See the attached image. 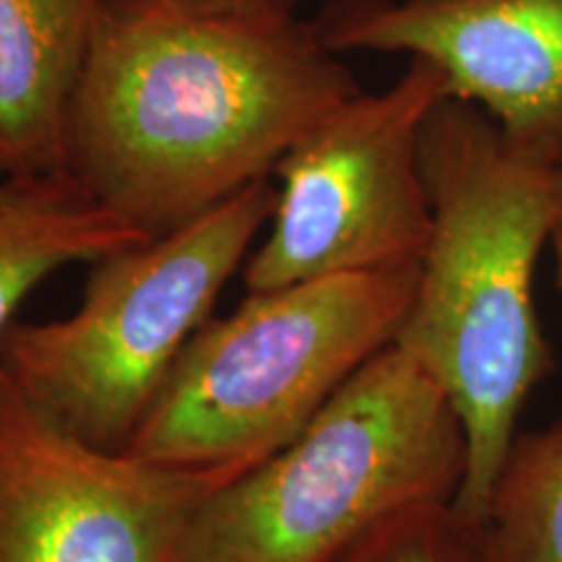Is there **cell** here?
<instances>
[{"label": "cell", "instance_id": "cell-12", "mask_svg": "<svg viewBox=\"0 0 562 562\" xmlns=\"http://www.w3.org/2000/svg\"><path fill=\"white\" fill-rule=\"evenodd\" d=\"M334 562H510L487 521L425 503L378 524Z\"/></svg>", "mask_w": 562, "mask_h": 562}, {"label": "cell", "instance_id": "cell-13", "mask_svg": "<svg viewBox=\"0 0 562 562\" xmlns=\"http://www.w3.org/2000/svg\"><path fill=\"white\" fill-rule=\"evenodd\" d=\"M170 9L220 13V16H286L294 13L297 0H146Z\"/></svg>", "mask_w": 562, "mask_h": 562}, {"label": "cell", "instance_id": "cell-10", "mask_svg": "<svg viewBox=\"0 0 562 562\" xmlns=\"http://www.w3.org/2000/svg\"><path fill=\"white\" fill-rule=\"evenodd\" d=\"M144 240L68 175L0 180V336L53 273Z\"/></svg>", "mask_w": 562, "mask_h": 562}, {"label": "cell", "instance_id": "cell-14", "mask_svg": "<svg viewBox=\"0 0 562 562\" xmlns=\"http://www.w3.org/2000/svg\"><path fill=\"white\" fill-rule=\"evenodd\" d=\"M550 245H552V250H554V273H558V290L562 294V206H560L558 220H554Z\"/></svg>", "mask_w": 562, "mask_h": 562}, {"label": "cell", "instance_id": "cell-3", "mask_svg": "<svg viewBox=\"0 0 562 562\" xmlns=\"http://www.w3.org/2000/svg\"><path fill=\"white\" fill-rule=\"evenodd\" d=\"M467 461L446 391L393 344L290 446L209 497L178 562H334L396 513L453 503Z\"/></svg>", "mask_w": 562, "mask_h": 562}, {"label": "cell", "instance_id": "cell-2", "mask_svg": "<svg viewBox=\"0 0 562 562\" xmlns=\"http://www.w3.org/2000/svg\"><path fill=\"white\" fill-rule=\"evenodd\" d=\"M432 229L396 347L446 391L467 432L456 510L487 521L529 393L554 370L533 271L562 206V161L448 94L422 131Z\"/></svg>", "mask_w": 562, "mask_h": 562}, {"label": "cell", "instance_id": "cell-1", "mask_svg": "<svg viewBox=\"0 0 562 562\" xmlns=\"http://www.w3.org/2000/svg\"><path fill=\"white\" fill-rule=\"evenodd\" d=\"M355 74L315 26L110 0L68 123L66 175L159 237L269 180Z\"/></svg>", "mask_w": 562, "mask_h": 562}, {"label": "cell", "instance_id": "cell-11", "mask_svg": "<svg viewBox=\"0 0 562 562\" xmlns=\"http://www.w3.org/2000/svg\"><path fill=\"white\" fill-rule=\"evenodd\" d=\"M487 524L510 562H562V419L513 435Z\"/></svg>", "mask_w": 562, "mask_h": 562}, {"label": "cell", "instance_id": "cell-5", "mask_svg": "<svg viewBox=\"0 0 562 562\" xmlns=\"http://www.w3.org/2000/svg\"><path fill=\"white\" fill-rule=\"evenodd\" d=\"M273 206L277 186L256 182L199 220L89 263L74 313L5 328L0 370L70 438L125 453Z\"/></svg>", "mask_w": 562, "mask_h": 562}, {"label": "cell", "instance_id": "cell-9", "mask_svg": "<svg viewBox=\"0 0 562 562\" xmlns=\"http://www.w3.org/2000/svg\"><path fill=\"white\" fill-rule=\"evenodd\" d=\"M110 0H0V180L66 175L68 123Z\"/></svg>", "mask_w": 562, "mask_h": 562}, {"label": "cell", "instance_id": "cell-7", "mask_svg": "<svg viewBox=\"0 0 562 562\" xmlns=\"http://www.w3.org/2000/svg\"><path fill=\"white\" fill-rule=\"evenodd\" d=\"M245 472L100 451L0 370V562H178L199 510Z\"/></svg>", "mask_w": 562, "mask_h": 562}, {"label": "cell", "instance_id": "cell-8", "mask_svg": "<svg viewBox=\"0 0 562 562\" xmlns=\"http://www.w3.org/2000/svg\"><path fill=\"white\" fill-rule=\"evenodd\" d=\"M313 26L336 55L432 63L453 97L562 161V0H341Z\"/></svg>", "mask_w": 562, "mask_h": 562}, {"label": "cell", "instance_id": "cell-4", "mask_svg": "<svg viewBox=\"0 0 562 562\" xmlns=\"http://www.w3.org/2000/svg\"><path fill=\"white\" fill-rule=\"evenodd\" d=\"M417 279L414 263L245 294L180 351L125 453L180 469L271 459L396 344Z\"/></svg>", "mask_w": 562, "mask_h": 562}, {"label": "cell", "instance_id": "cell-6", "mask_svg": "<svg viewBox=\"0 0 562 562\" xmlns=\"http://www.w3.org/2000/svg\"><path fill=\"white\" fill-rule=\"evenodd\" d=\"M448 94L438 66L409 58L389 89L360 91L302 136L273 170L277 206L240 271L245 294L419 263L432 229L422 131Z\"/></svg>", "mask_w": 562, "mask_h": 562}]
</instances>
